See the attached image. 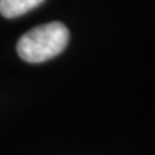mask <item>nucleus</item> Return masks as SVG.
Returning a JSON list of instances; mask_svg holds the SVG:
<instances>
[{
    "mask_svg": "<svg viewBox=\"0 0 155 155\" xmlns=\"http://www.w3.org/2000/svg\"><path fill=\"white\" fill-rule=\"evenodd\" d=\"M70 32L62 22H48L24 33L18 41L19 57L29 63L54 59L67 48Z\"/></svg>",
    "mask_w": 155,
    "mask_h": 155,
    "instance_id": "1",
    "label": "nucleus"
},
{
    "mask_svg": "<svg viewBox=\"0 0 155 155\" xmlns=\"http://www.w3.org/2000/svg\"><path fill=\"white\" fill-rule=\"evenodd\" d=\"M45 0H0V15L8 19H15L37 8Z\"/></svg>",
    "mask_w": 155,
    "mask_h": 155,
    "instance_id": "2",
    "label": "nucleus"
}]
</instances>
